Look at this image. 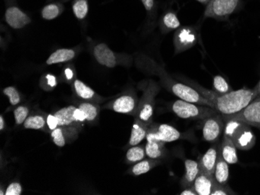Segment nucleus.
Wrapping results in <instances>:
<instances>
[{"instance_id":"32","label":"nucleus","mask_w":260,"mask_h":195,"mask_svg":"<svg viewBox=\"0 0 260 195\" xmlns=\"http://www.w3.org/2000/svg\"><path fill=\"white\" fill-rule=\"evenodd\" d=\"M237 194L235 193L229 185L227 184H220L217 181H214V187L212 190L210 195H235Z\"/></svg>"},{"instance_id":"16","label":"nucleus","mask_w":260,"mask_h":195,"mask_svg":"<svg viewBox=\"0 0 260 195\" xmlns=\"http://www.w3.org/2000/svg\"><path fill=\"white\" fill-rule=\"evenodd\" d=\"M215 179L200 170L198 177L194 181L193 187L198 195L211 194Z\"/></svg>"},{"instance_id":"37","label":"nucleus","mask_w":260,"mask_h":195,"mask_svg":"<svg viewBox=\"0 0 260 195\" xmlns=\"http://www.w3.org/2000/svg\"><path fill=\"white\" fill-rule=\"evenodd\" d=\"M148 15L155 14V0H140Z\"/></svg>"},{"instance_id":"7","label":"nucleus","mask_w":260,"mask_h":195,"mask_svg":"<svg viewBox=\"0 0 260 195\" xmlns=\"http://www.w3.org/2000/svg\"><path fill=\"white\" fill-rule=\"evenodd\" d=\"M93 55L100 65L107 68H115L119 65H130V56L115 53L106 44L95 45L93 49Z\"/></svg>"},{"instance_id":"28","label":"nucleus","mask_w":260,"mask_h":195,"mask_svg":"<svg viewBox=\"0 0 260 195\" xmlns=\"http://www.w3.org/2000/svg\"><path fill=\"white\" fill-rule=\"evenodd\" d=\"M145 148L143 146H139L138 145H134L128 148L126 152V160L129 164L138 163L144 160L145 157Z\"/></svg>"},{"instance_id":"11","label":"nucleus","mask_w":260,"mask_h":195,"mask_svg":"<svg viewBox=\"0 0 260 195\" xmlns=\"http://www.w3.org/2000/svg\"><path fill=\"white\" fill-rule=\"evenodd\" d=\"M182 137V134L175 128L167 124L160 125H150L147 135V140L160 141V142H172L179 140Z\"/></svg>"},{"instance_id":"27","label":"nucleus","mask_w":260,"mask_h":195,"mask_svg":"<svg viewBox=\"0 0 260 195\" xmlns=\"http://www.w3.org/2000/svg\"><path fill=\"white\" fill-rule=\"evenodd\" d=\"M72 10L78 20H84L88 14V0H74Z\"/></svg>"},{"instance_id":"25","label":"nucleus","mask_w":260,"mask_h":195,"mask_svg":"<svg viewBox=\"0 0 260 195\" xmlns=\"http://www.w3.org/2000/svg\"><path fill=\"white\" fill-rule=\"evenodd\" d=\"M63 10V5L59 3H52V4H48L42 9V18L46 20H54L62 14Z\"/></svg>"},{"instance_id":"41","label":"nucleus","mask_w":260,"mask_h":195,"mask_svg":"<svg viewBox=\"0 0 260 195\" xmlns=\"http://www.w3.org/2000/svg\"><path fill=\"white\" fill-rule=\"evenodd\" d=\"M64 76L67 81H72L74 78V71L71 67H67L64 69Z\"/></svg>"},{"instance_id":"44","label":"nucleus","mask_w":260,"mask_h":195,"mask_svg":"<svg viewBox=\"0 0 260 195\" xmlns=\"http://www.w3.org/2000/svg\"><path fill=\"white\" fill-rule=\"evenodd\" d=\"M253 89L256 92L257 95L260 96V80Z\"/></svg>"},{"instance_id":"24","label":"nucleus","mask_w":260,"mask_h":195,"mask_svg":"<svg viewBox=\"0 0 260 195\" xmlns=\"http://www.w3.org/2000/svg\"><path fill=\"white\" fill-rule=\"evenodd\" d=\"M74 91L76 94L83 100H91L93 97H95V93L88 86L86 85L84 82H82L81 80H74V84H73Z\"/></svg>"},{"instance_id":"30","label":"nucleus","mask_w":260,"mask_h":195,"mask_svg":"<svg viewBox=\"0 0 260 195\" xmlns=\"http://www.w3.org/2000/svg\"><path fill=\"white\" fill-rule=\"evenodd\" d=\"M78 107L85 113L86 121L87 122H93L95 120L99 114V107L91 103H87V102L82 103Z\"/></svg>"},{"instance_id":"15","label":"nucleus","mask_w":260,"mask_h":195,"mask_svg":"<svg viewBox=\"0 0 260 195\" xmlns=\"http://www.w3.org/2000/svg\"><path fill=\"white\" fill-rule=\"evenodd\" d=\"M220 144L217 143L208 148L199 161L200 170L208 175L214 177L217 158L220 152Z\"/></svg>"},{"instance_id":"43","label":"nucleus","mask_w":260,"mask_h":195,"mask_svg":"<svg viewBox=\"0 0 260 195\" xmlns=\"http://www.w3.org/2000/svg\"><path fill=\"white\" fill-rule=\"evenodd\" d=\"M5 128V121L2 115L0 116V130L3 131Z\"/></svg>"},{"instance_id":"4","label":"nucleus","mask_w":260,"mask_h":195,"mask_svg":"<svg viewBox=\"0 0 260 195\" xmlns=\"http://www.w3.org/2000/svg\"><path fill=\"white\" fill-rule=\"evenodd\" d=\"M172 111L178 117L182 119H192V120H205L210 116L218 114L216 109L208 106L179 100L174 102L172 106Z\"/></svg>"},{"instance_id":"19","label":"nucleus","mask_w":260,"mask_h":195,"mask_svg":"<svg viewBox=\"0 0 260 195\" xmlns=\"http://www.w3.org/2000/svg\"><path fill=\"white\" fill-rule=\"evenodd\" d=\"M150 126L142 123L140 121L135 119L134 121V126H133L131 136H130L128 145L130 146L139 145L142 141L147 138V132Z\"/></svg>"},{"instance_id":"3","label":"nucleus","mask_w":260,"mask_h":195,"mask_svg":"<svg viewBox=\"0 0 260 195\" xmlns=\"http://www.w3.org/2000/svg\"><path fill=\"white\" fill-rule=\"evenodd\" d=\"M225 126L223 134L232 139V142L240 150H250L255 144V136L251 126L241 121H224Z\"/></svg>"},{"instance_id":"9","label":"nucleus","mask_w":260,"mask_h":195,"mask_svg":"<svg viewBox=\"0 0 260 195\" xmlns=\"http://www.w3.org/2000/svg\"><path fill=\"white\" fill-rule=\"evenodd\" d=\"M75 106H68L55 112V117L58 119V127H60L63 131L64 134L68 136H77L80 132V128L82 123L77 122L74 117V110Z\"/></svg>"},{"instance_id":"33","label":"nucleus","mask_w":260,"mask_h":195,"mask_svg":"<svg viewBox=\"0 0 260 195\" xmlns=\"http://www.w3.org/2000/svg\"><path fill=\"white\" fill-rule=\"evenodd\" d=\"M29 109L24 106L17 107L14 110V119L16 125H20L24 123L26 119L28 118Z\"/></svg>"},{"instance_id":"18","label":"nucleus","mask_w":260,"mask_h":195,"mask_svg":"<svg viewBox=\"0 0 260 195\" xmlns=\"http://www.w3.org/2000/svg\"><path fill=\"white\" fill-rule=\"evenodd\" d=\"M185 174L182 179V186L184 188L193 185L194 181L200 172L199 161L197 162L196 160H185Z\"/></svg>"},{"instance_id":"2","label":"nucleus","mask_w":260,"mask_h":195,"mask_svg":"<svg viewBox=\"0 0 260 195\" xmlns=\"http://www.w3.org/2000/svg\"><path fill=\"white\" fill-rule=\"evenodd\" d=\"M136 63L141 70L157 75L160 78V83L163 84L164 87L181 100L214 108V104H212L210 100L203 97L195 89L192 88L190 86L174 80L172 75H169L162 67L150 59L149 57L146 55H140L136 59Z\"/></svg>"},{"instance_id":"12","label":"nucleus","mask_w":260,"mask_h":195,"mask_svg":"<svg viewBox=\"0 0 260 195\" xmlns=\"http://www.w3.org/2000/svg\"><path fill=\"white\" fill-rule=\"evenodd\" d=\"M225 122L223 121L222 114L210 116L204 120L203 126V138L209 142H215L218 140L224 130Z\"/></svg>"},{"instance_id":"26","label":"nucleus","mask_w":260,"mask_h":195,"mask_svg":"<svg viewBox=\"0 0 260 195\" xmlns=\"http://www.w3.org/2000/svg\"><path fill=\"white\" fill-rule=\"evenodd\" d=\"M157 163H159L157 160H153V159L141 160L133 167L131 171H132V174L134 176H140L142 174H147L153 167L157 165Z\"/></svg>"},{"instance_id":"5","label":"nucleus","mask_w":260,"mask_h":195,"mask_svg":"<svg viewBox=\"0 0 260 195\" xmlns=\"http://www.w3.org/2000/svg\"><path fill=\"white\" fill-rule=\"evenodd\" d=\"M159 90L160 88L158 85L153 80H150L144 90L142 98L139 100L138 106L134 114L135 119L148 126L152 124L154 112V100L156 95L158 94Z\"/></svg>"},{"instance_id":"39","label":"nucleus","mask_w":260,"mask_h":195,"mask_svg":"<svg viewBox=\"0 0 260 195\" xmlns=\"http://www.w3.org/2000/svg\"><path fill=\"white\" fill-rule=\"evenodd\" d=\"M44 81L48 87L51 88H54L57 85V79L56 77L52 74H47L44 76Z\"/></svg>"},{"instance_id":"17","label":"nucleus","mask_w":260,"mask_h":195,"mask_svg":"<svg viewBox=\"0 0 260 195\" xmlns=\"http://www.w3.org/2000/svg\"><path fill=\"white\" fill-rule=\"evenodd\" d=\"M237 149V147L235 146L232 139L223 134V140L220 143V152L228 164H235L239 163Z\"/></svg>"},{"instance_id":"40","label":"nucleus","mask_w":260,"mask_h":195,"mask_svg":"<svg viewBox=\"0 0 260 195\" xmlns=\"http://www.w3.org/2000/svg\"><path fill=\"white\" fill-rule=\"evenodd\" d=\"M74 117L77 119V122H80V123L83 124L84 122H86L85 113L79 107H76L75 110H74Z\"/></svg>"},{"instance_id":"22","label":"nucleus","mask_w":260,"mask_h":195,"mask_svg":"<svg viewBox=\"0 0 260 195\" xmlns=\"http://www.w3.org/2000/svg\"><path fill=\"white\" fill-rule=\"evenodd\" d=\"M165 144V142L153 140V139L147 140V143L145 146L146 155L153 160L163 158L166 152Z\"/></svg>"},{"instance_id":"20","label":"nucleus","mask_w":260,"mask_h":195,"mask_svg":"<svg viewBox=\"0 0 260 195\" xmlns=\"http://www.w3.org/2000/svg\"><path fill=\"white\" fill-rule=\"evenodd\" d=\"M229 164L222 157L220 149L214 174V179L217 183H220V184H227L229 179Z\"/></svg>"},{"instance_id":"42","label":"nucleus","mask_w":260,"mask_h":195,"mask_svg":"<svg viewBox=\"0 0 260 195\" xmlns=\"http://www.w3.org/2000/svg\"><path fill=\"white\" fill-rule=\"evenodd\" d=\"M180 195H198L197 194V191H196L195 188H194L193 185L190 186V187H187L179 193Z\"/></svg>"},{"instance_id":"38","label":"nucleus","mask_w":260,"mask_h":195,"mask_svg":"<svg viewBox=\"0 0 260 195\" xmlns=\"http://www.w3.org/2000/svg\"><path fill=\"white\" fill-rule=\"evenodd\" d=\"M46 122L50 130H55L56 128L58 127V119L55 117V114H49L47 117Z\"/></svg>"},{"instance_id":"8","label":"nucleus","mask_w":260,"mask_h":195,"mask_svg":"<svg viewBox=\"0 0 260 195\" xmlns=\"http://www.w3.org/2000/svg\"><path fill=\"white\" fill-rule=\"evenodd\" d=\"M199 34L197 29L191 26H181L174 34L175 54L182 53L192 49L198 43Z\"/></svg>"},{"instance_id":"29","label":"nucleus","mask_w":260,"mask_h":195,"mask_svg":"<svg viewBox=\"0 0 260 195\" xmlns=\"http://www.w3.org/2000/svg\"><path fill=\"white\" fill-rule=\"evenodd\" d=\"M46 123V121L42 115H31L26 119L23 123V126L25 129L39 130L43 129Z\"/></svg>"},{"instance_id":"14","label":"nucleus","mask_w":260,"mask_h":195,"mask_svg":"<svg viewBox=\"0 0 260 195\" xmlns=\"http://www.w3.org/2000/svg\"><path fill=\"white\" fill-rule=\"evenodd\" d=\"M139 100L134 94H125L115 99L110 105V108L119 113L135 114Z\"/></svg>"},{"instance_id":"21","label":"nucleus","mask_w":260,"mask_h":195,"mask_svg":"<svg viewBox=\"0 0 260 195\" xmlns=\"http://www.w3.org/2000/svg\"><path fill=\"white\" fill-rule=\"evenodd\" d=\"M76 52L74 49H61L54 52L49 59H47V65H55V64L62 63L70 62L75 58Z\"/></svg>"},{"instance_id":"36","label":"nucleus","mask_w":260,"mask_h":195,"mask_svg":"<svg viewBox=\"0 0 260 195\" xmlns=\"http://www.w3.org/2000/svg\"><path fill=\"white\" fill-rule=\"evenodd\" d=\"M22 193V186L18 182L10 183L7 188L5 195H20Z\"/></svg>"},{"instance_id":"13","label":"nucleus","mask_w":260,"mask_h":195,"mask_svg":"<svg viewBox=\"0 0 260 195\" xmlns=\"http://www.w3.org/2000/svg\"><path fill=\"white\" fill-rule=\"evenodd\" d=\"M5 20L11 28L15 30L23 28L31 22L30 17L25 12H23L21 9L15 6H12L7 9Z\"/></svg>"},{"instance_id":"31","label":"nucleus","mask_w":260,"mask_h":195,"mask_svg":"<svg viewBox=\"0 0 260 195\" xmlns=\"http://www.w3.org/2000/svg\"><path fill=\"white\" fill-rule=\"evenodd\" d=\"M214 90L218 94H224L232 91V87L229 85V83L226 81L225 79L221 75H215L213 82Z\"/></svg>"},{"instance_id":"35","label":"nucleus","mask_w":260,"mask_h":195,"mask_svg":"<svg viewBox=\"0 0 260 195\" xmlns=\"http://www.w3.org/2000/svg\"><path fill=\"white\" fill-rule=\"evenodd\" d=\"M52 139L54 143L58 147H63L66 145V139L64 136V132L60 127L56 128L55 130L52 131Z\"/></svg>"},{"instance_id":"1","label":"nucleus","mask_w":260,"mask_h":195,"mask_svg":"<svg viewBox=\"0 0 260 195\" xmlns=\"http://www.w3.org/2000/svg\"><path fill=\"white\" fill-rule=\"evenodd\" d=\"M183 82L198 91L203 97L214 104V109L222 115H232L245 109L256 98V92L254 89H240L232 90L227 94H218L214 90H207L194 81L183 79Z\"/></svg>"},{"instance_id":"10","label":"nucleus","mask_w":260,"mask_h":195,"mask_svg":"<svg viewBox=\"0 0 260 195\" xmlns=\"http://www.w3.org/2000/svg\"><path fill=\"white\" fill-rule=\"evenodd\" d=\"M222 117L223 121L230 119L241 121L260 129V96H257L253 101L239 113L232 115H222Z\"/></svg>"},{"instance_id":"45","label":"nucleus","mask_w":260,"mask_h":195,"mask_svg":"<svg viewBox=\"0 0 260 195\" xmlns=\"http://www.w3.org/2000/svg\"><path fill=\"white\" fill-rule=\"evenodd\" d=\"M197 2L200 3V4H204V5H207L208 4L209 1L210 0H197Z\"/></svg>"},{"instance_id":"23","label":"nucleus","mask_w":260,"mask_h":195,"mask_svg":"<svg viewBox=\"0 0 260 195\" xmlns=\"http://www.w3.org/2000/svg\"><path fill=\"white\" fill-rule=\"evenodd\" d=\"M160 24L162 31L165 33L177 30L181 27L180 20L177 17L176 14L172 11L166 12L162 16Z\"/></svg>"},{"instance_id":"6","label":"nucleus","mask_w":260,"mask_h":195,"mask_svg":"<svg viewBox=\"0 0 260 195\" xmlns=\"http://www.w3.org/2000/svg\"><path fill=\"white\" fill-rule=\"evenodd\" d=\"M240 7L241 0H210L204 11V17L227 20Z\"/></svg>"},{"instance_id":"34","label":"nucleus","mask_w":260,"mask_h":195,"mask_svg":"<svg viewBox=\"0 0 260 195\" xmlns=\"http://www.w3.org/2000/svg\"><path fill=\"white\" fill-rule=\"evenodd\" d=\"M4 94L9 97L10 103L13 106L17 105L20 103V97L17 89L14 87H8L4 89Z\"/></svg>"}]
</instances>
